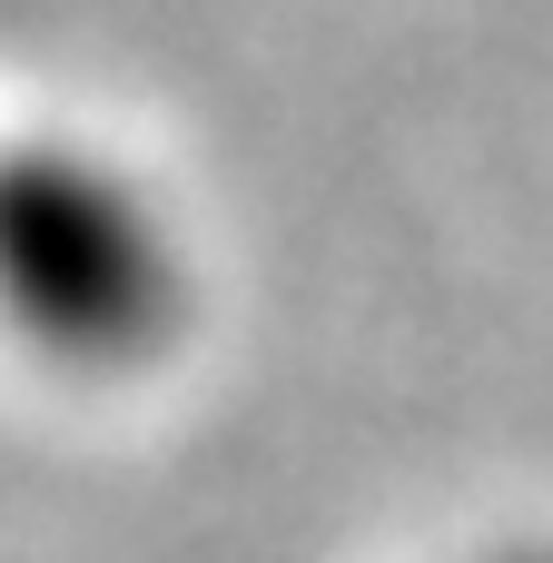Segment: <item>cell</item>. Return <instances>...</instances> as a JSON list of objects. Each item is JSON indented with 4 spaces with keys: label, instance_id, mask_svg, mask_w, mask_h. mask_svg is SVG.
I'll return each mask as SVG.
<instances>
[{
    "label": "cell",
    "instance_id": "7a4b0ae2",
    "mask_svg": "<svg viewBox=\"0 0 553 563\" xmlns=\"http://www.w3.org/2000/svg\"><path fill=\"white\" fill-rule=\"evenodd\" d=\"M475 563H553V544H495V554H475Z\"/></svg>",
    "mask_w": 553,
    "mask_h": 563
},
{
    "label": "cell",
    "instance_id": "6da1fadb",
    "mask_svg": "<svg viewBox=\"0 0 553 563\" xmlns=\"http://www.w3.org/2000/svg\"><path fill=\"white\" fill-rule=\"evenodd\" d=\"M188 317V257L168 208L69 139L0 148V327L79 376L148 366Z\"/></svg>",
    "mask_w": 553,
    "mask_h": 563
}]
</instances>
